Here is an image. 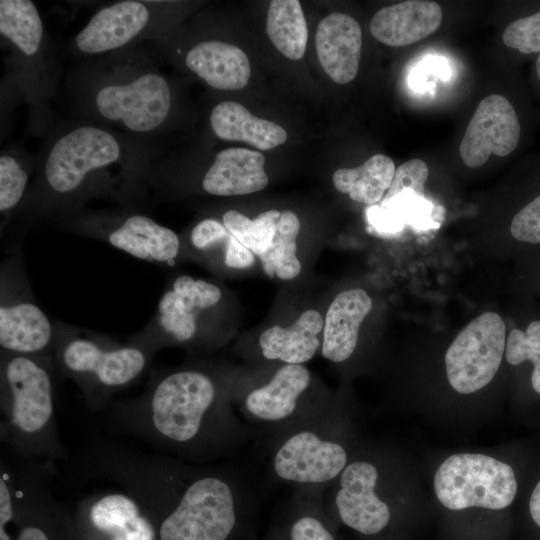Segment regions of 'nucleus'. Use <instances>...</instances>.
I'll return each instance as SVG.
<instances>
[{"instance_id": "obj_14", "label": "nucleus", "mask_w": 540, "mask_h": 540, "mask_svg": "<svg viewBox=\"0 0 540 540\" xmlns=\"http://www.w3.org/2000/svg\"><path fill=\"white\" fill-rule=\"evenodd\" d=\"M1 268L0 346L2 351L53 356L55 326L38 306L19 263Z\"/></svg>"}, {"instance_id": "obj_34", "label": "nucleus", "mask_w": 540, "mask_h": 540, "mask_svg": "<svg viewBox=\"0 0 540 540\" xmlns=\"http://www.w3.org/2000/svg\"><path fill=\"white\" fill-rule=\"evenodd\" d=\"M428 174V166L421 159H411L401 164L395 170L393 180L383 200H389L403 191H413L424 196Z\"/></svg>"}, {"instance_id": "obj_23", "label": "nucleus", "mask_w": 540, "mask_h": 540, "mask_svg": "<svg viewBox=\"0 0 540 540\" xmlns=\"http://www.w3.org/2000/svg\"><path fill=\"white\" fill-rule=\"evenodd\" d=\"M186 68L218 90L244 88L251 75L250 62L238 46L221 40L200 41L185 53Z\"/></svg>"}, {"instance_id": "obj_15", "label": "nucleus", "mask_w": 540, "mask_h": 540, "mask_svg": "<svg viewBox=\"0 0 540 540\" xmlns=\"http://www.w3.org/2000/svg\"><path fill=\"white\" fill-rule=\"evenodd\" d=\"M505 334L501 316L489 311L456 336L445 354L447 378L455 391L474 393L492 381L505 351Z\"/></svg>"}, {"instance_id": "obj_31", "label": "nucleus", "mask_w": 540, "mask_h": 540, "mask_svg": "<svg viewBox=\"0 0 540 540\" xmlns=\"http://www.w3.org/2000/svg\"><path fill=\"white\" fill-rule=\"evenodd\" d=\"M280 215L278 210H268L250 219L239 211L227 210L221 221L239 242L259 257L271 245Z\"/></svg>"}, {"instance_id": "obj_17", "label": "nucleus", "mask_w": 540, "mask_h": 540, "mask_svg": "<svg viewBox=\"0 0 540 540\" xmlns=\"http://www.w3.org/2000/svg\"><path fill=\"white\" fill-rule=\"evenodd\" d=\"M521 127L511 102L490 94L478 104L461 140L459 153L470 168L485 164L491 154L504 157L518 146Z\"/></svg>"}, {"instance_id": "obj_9", "label": "nucleus", "mask_w": 540, "mask_h": 540, "mask_svg": "<svg viewBox=\"0 0 540 540\" xmlns=\"http://www.w3.org/2000/svg\"><path fill=\"white\" fill-rule=\"evenodd\" d=\"M230 392L234 407L254 430L257 441L333 403L327 393L313 391L312 374L303 364H282L265 381L242 392Z\"/></svg>"}, {"instance_id": "obj_26", "label": "nucleus", "mask_w": 540, "mask_h": 540, "mask_svg": "<svg viewBox=\"0 0 540 540\" xmlns=\"http://www.w3.org/2000/svg\"><path fill=\"white\" fill-rule=\"evenodd\" d=\"M209 122L219 139L246 142L259 150H271L287 140V133L280 125L252 115L243 105L231 100L216 104Z\"/></svg>"}, {"instance_id": "obj_37", "label": "nucleus", "mask_w": 540, "mask_h": 540, "mask_svg": "<svg viewBox=\"0 0 540 540\" xmlns=\"http://www.w3.org/2000/svg\"><path fill=\"white\" fill-rule=\"evenodd\" d=\"M14 519L13 468L3 458L0 464V540H12L7 525Z\"/></svg>"}, {"instance_id": "obj_29", "label": "nucleus", "mask_w": 540, "mask_h": 540, "mask_svg": "<svg viewBox=\"0 0 540 540\" xmlns=\"http://www.w3.org/2000/svg\"><path fill=\"white\" fill-rule=\"evenodd\" d=\"M300 228L299 218L294 212L281 213L271 245L259 256L268 276L291 280L300 273L301 263L296 255Z\"/></svg>"}, {"instance_id": "obj_22", "label": "nucleus", "mask_w": 540, "mask_h": 540, "mask_svg": "<svg viewBox=\"0 0 540 540\" xmlns=\"http://www.w3.org/2000/svg\"><path fill=\"white\" fill-rule=\"evenodd\" d=\"M261 152L245 148L219 151L205 171L202 189L213 196H237L258 192L268 184Z\"/></svg>"}, {"instance_id": "obj_7", "label": "nucleus", "mask_w": 540, "mask_h": 540, "mask_svg": "<svg viewBox=\"0 0 540 540\" xmlns=\"http://www.w3.org/2000/svg\"><path fill=\"white\" fill-rule=\"evenodd\" d=\"M154 354L133 341L119 345L73 327L55 326L56 365L79 387L87 409L94 413H101L115 393L137 380Z\"/></svg>"}, {"instance_id": "obj_18", "label": "nucleus", "mask_w": 540, "mask_h": 540, "mask_svg": "<svg viewBox=\"0 0 540 540\" xmlns=\"http://www.w3.org/2000/svg\"><path fill=\"white\" fill-rule=\"evenodd\" d=\"M77 521L89 540H157L143 508L124 491L88 495L78 504Z\"/></svg>"}, {"instance_id": "obj_35", "label": "nucleus", "mask_w": 540, "mask_h": 540, "mask_svg": "<svg viewBox=\"0 0 540 540\" xmlns=\"http://www.w3.org/2000/svg\"><path fill=\"white\" fill-rule=\"evenodd\" d=\"M510 231L519 241L540 244V194L516 213Z\"/></svg>"}, {"instance_id": "obj_25", "label": "nucleus", "mask_w": 540, "mask_h": 540, "mask_svg": "<svg viewBox=\"0 0 540 540\" xmlns=\"http://www.w3.org/2000/svg\"><path fill=\"white\" fill-rule=\"evenodd\" d=\"M323 326L321 314L314 309H308L289 327H269L259 337L261 355L268 361L303 364L321 349L319 334L323 331Z\"/></svg>"}, {"instance_id": "obj_3", "label": "nucleus", "mask_w": 540, "mask_h": 540, "mask_svg": "<svg viewBox=\"0 0 540 540\" xmlns=\"http://www.w3.org/2000/svg\"><path fill=\"white\" fill-rule=\"evenodd\" d=\"M153 147L118 130L78 119L49 133L23 204L33 215L77 210L93 197L126 200L141 191Z\"/></svg>"}, {"instance_id": "obj_20", "label": "nucleus", "mask_w": 540, "mask_h": 540, "mask_svg": "<svg viewBox=\"0 0 540 540\" xmlns=\"http://www.w3.org/2000/svg\"><path fill=\"white\" fill-rule=\"evenodd\" d=\"M442 9L434 1L408 0L386 6L370 21V32L392 47L414 44L434 33L442 22Z\"/></svg>"}, {"instance_id": "obj_16", "label": "nucleus", "mask_w": 540, "mask_h": 540, "mask_svg": "<svg viewBox=\"0 0 540 540\" xmlns=\"http://www.w3.org/2000/svg\"><path fill=\"white\" fill-rule=\"evenodd\" d=\"M377 478L375 462L351 459L324 495L326 509L333 520L366 536L384 531L392 512L374 493Z\"/></svg>"}, {"instance_id": "obj_6", "label": "nucleus", "mask_w": 540, "mask_h": 540, "mask_svg": "<svg viewBox=\"0 0 540 540\" xmlns=\"http://www.w3.org/2000/svg\"><path fill=\"white\" fill-rule=\"evenodd\" d=\"M269 484L327 490L352 459L334 402L323 411L257 441Z\"/></svg>"}, {"instance_id": "obj_12", "label": "nucleus", "mask_w": 540, "mask_h": 540, "mask_svg": "<svg viewBox=\"0 0 540 540\" xmlns=\"http://www.w3.org/2000/svg\"><path fill=\"white\" fill-rule=\"evenodd\" d=\"M168 3L122 0L99 8L75 35L71 50L76 56L98 57L133 48L146 40H160Z\"/></svg>"}, {"instance_id": "obj_5", "label": "nucleus", "mask_w": 540, "mask_h": 540, "mask_svg": "<svg viewBox=\"0 0 540 540\" xmlns=\"http://www.w3.org/2000/svg\"><path fill=\"white\" fill-rule=\"evenodd\" d=\"M54 356L0 352V439L19 460L54 466L69 456L55 416Z\"/></svg>"}, {"instance_id": "obj_24", "label": "nucleus", "mask_w": 540, "mask_h": 540, "mask_svg": "<svg viewBox=\"0 0 540 540\" xmlns=\"http://www.w3.org/2000/svg\"><path fill=\"white\" fill-rule=\"evenodd\" d=\"M325 492L294 488L266 540H337Z\"/></svg>"}, {"instance_id": "obj_10", "label": "nucleus", "mask_w": 540, "mask_h": 540, "mask_svg": "<svg viewBox=\"0 0 540 540\" xmlns=\"http://www.w3.org/2000/svg\"><path fill=\"white\" fill-rule=\"evenodd\" d=\"M434 489L440 503L451 510H499L513 502L517 480L511 466L493 457L455 454L439 466Z\"/></svg>"}, {"instance_id": "obj_21", "label": "nucleus", "mask_w": 540, "mask_h": 540, "mask_svg": "<svg viewBox=\"0 0 540 540\" xmlns=\"http://www.w3.org/2000/svg\"><path fill=\"white\" fill-rule=\"evenodd\" d=\"M371 309L372 299L363 289H348L336 295L324 320L321 353L325 359L340 364L351 358L360 326Z\"/></svg>"}, {"instance_id": "obj_33", "label": "nucleus", "mask_w": 540, "mask_h": 540, "mask_svg": "<svg viewBox=\"0 0 540 540\" xmlns=\"http://www.w3.org/2000/svg\"><path fill=\"white\" fill-rule=\"evenodd\" d=\"M503 43L523 54L540 53V11L511 22L502 35Z\"/></svg>"}, {"instance_id": "obj_27", "label": "nucleus", "mask_w": 540, "mask_h": 540, "mask_svg": "<svg viewBox=\"0 0 540 540\" xmlns=\"http://www.w3.org/2000/svg\"><path fill=\"white\" fill-rule=\"evenodd\" d=\"M392 159L376 154L356 168H341L333 174V184L341 192L359 203L373 205L389 189L395 173Z\"/></svg>"}, {"instance_id": "obj_1", "label": "nucleus", "mask_w": 540, "mask_h": 540, "mask_svg": "<svg viewBox=\"0 0 540 540\" xmlns=\"http://www.w3.org/2000/svg\"><path fill=\"white\" fill-rule=\"evenodd\" d=\"M77 471L135 498L157 540H232L253 519L270 485L241 464H191L104 437L83 448Z\"/></svg>"}, {"instance_id": "obj_2", "label": "nucleus", "mask_w": 540, "mask_h": 540, "mask_svg": "<svg viewBox=\"0 0 540 540\" xmlns=\"http://www.w3.org/2000/svg\"><path fill=\"white\" fill-rule=\"evenodd\" d=\"M229 380L194 366L154 377L144 392L100 413L116 433L191 464L235 456L256 433L234 410Z\"/></svg>"}, {"instance_id": "obj_41", "label": "nucleus", "mask_w": 540, "mask_h": 540, "mask_svg": "<svg viewBox=\"0 0 540 540\" xmlns=\"http://www.w3.org/2000/svg\"><path fill=\"white\" fill-rule=\"evenodd\" d=\"M535 71H536L537 78L540 82V53L538 54L536 62H535Z\"/></svg>"}, {"instance_id": "obj_28", "label": "nucleus", "mask_w": 540, "mask_h": 540, "mask_svg": "<svg viewBox=\"0 0 540 540\" xmlns=\"http://www.w3.org/2000/svg\"><path fill=\"white\" fill-rule=\"evenodd\" d=\"M266 32L273 45L290 60L304 56L307 22L298 0H273L269 4Z\"/></svg>"}, {"instance_id": "obj_4", "label": "nucleus", "mask_w": 540, "mask_h": 540, "mask_svg": "<svg viewBox=\"0 0 540 540\" xmlns=\"http://www.w3.org/2000/svg\"><path fill=\"white\" fill-rule=\"evenodd\" d=\"M67 92L79 119L116 128L152 144L174 108V91L151 56L128 48L85 58L71 70Z\"/></svg>"}, {"instance_id": "obj_11", "label": "nucleus", "mask_w": 540, "mask_h": 540, "mask_svg": "<svg viewBox=\"0 0 540 540\" xmlns=\"http://www.w3.org/2000/svg\"><path fill=\"white\" fill-rule=\"evenodd\" d=\"M58 217L66 228L145 261L171 264L181 251V240L172 229L142 213L80 208Z\"/></svg>"}, {"instance_id": "obj_40", "label": "nucleus", "mask_w": 540, "mask_h": 540, "mask_svg": "<svg viewBox=\"0 0 540 540\" xmlns=\"http://www.w3.org/2000/svg\"><path fill=\"white\" fill-rule=\"evenodd\" d=\"M529 512L534 523L540 527V480L536 484L530 497Z\"/></svg>"}, {"instance_id": "obj_13", "label": "nucleus", "mask_w": 540, "mask_h": 540, "mask_svg": "<svg viewBox=\"0 0 540 540\" xmlns=\"http://www.w3.org/2000/svg\"><path fill=\"white\" fill-rule=\"evenodd\" d=\"M221 298L217 285L180 275L161 296L151 321L132 341L153 353L167 345L188 344L197 337L201 315L215 308Z\"/></svg>"}, {"instance_id": "obj_36", "label": "nucleus", "mask_w": 540, "mask_h": 540, "mask_svg": "<svg viewBox=\"0 0 540 540\" xmlns=\"http://www.w3.org/2000/svg\"><path fill=\"white\" fill-rule=\"evenodd\" d=\"M229 234L222 221L205 218L191 229L189 241L195 250L206 253L222 247Z\"/></svg>"}, {"instance_id": "obj_39", "label": "nucleus", "mask_w": 540, "mask_h": 540, "mask_svg": "<svg viewBox=\"0 0 540 540\" xmlns=\"http://www.w3.org/2000/svg\"><path fill=\"white\" fill-rule=\"evenodd\" d=\"M367 216L370 224L384 232H397L404 223L392 210L382 206L370 207Z\"/></svg>"}, {"instance_id": "obj_8", "label": "nucleus", "mask_w": 540, "mask_h": 540, "mask_svg": "<svg viewBox=\"0 0 540 540\" xmlns=\"http://www.w3.org/2000/svg\"><path fill=\"white\" fill-rule=\"evenodd\" d=\"M0 36L10 52L13 87L29 103L30 122L46 128L48 101L55 79L50 44L42 17L30 0L0 1Z\"/></svg>"}, {"instance_id": "obj_30", "label": "nucleus", "mask_w": 540, "mask_h": 540, "mask_svg": "<svg viewBox=\"0 0 540 540\" xmlns=\"http://www.w3.org/2000/svg\"><path fill=\"white\" fill-rule=\"evenodd\" d=\"M36 161L20 148H9L0 155V212L11 217L23 206Z\"/></svg>"}, {"instance_id": "obj_19", "label": "nucleus", "mask_w": 540, "mask_h": 540, "mask_svg": "<svg viewBox=\"0 0 540 540\" xmlns=\"http://www.w3.org/2000/svg\"><path fill=\"white\" fill-rule=\"evenodd\" d=\"M315 43L319 62L334 82L346 84L356 77L362 31L353 17L341 12L327 15L317 26Z\"/></svg>"}, {"instance_id": "obj_32", "label": "nucleus", "mask_w": 540, "mask_h": 540, "mask_svg": "<svg viewBox=\"0 0 540 540\" xmlns=\"http://www.w3.org/2000/svg\"><path fill=\"white\" fill-rule=\"evenodd\" d=\"M505 358L511 365H518L526 360L533 364L531 385L540 394V320L532 321L525 332L513 329L509 333Z\"/></svg>"}, {"instance_id": "obj_38", "label": "nucleus", "mask_w": 540, "mask_h": 540, "mask_svg": "<svg viewBox=\"0 0 540 540\" xmlns=\"http://www.w3.org/2000/svg\"><path fill=\"white\" fill-rule=\"evenodd\" d=\"M254 262V253L230 233L224 248L225 265L231 269H245L252 266Z\"/></svg>"}]
</instances>
